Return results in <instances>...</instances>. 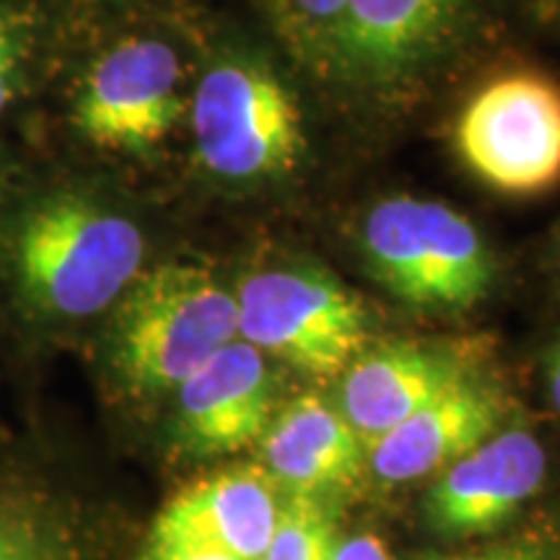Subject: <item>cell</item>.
I'll return each instance as SVG.
<instances>
[{
    "mask_svg": "<svg viewBox=\"0 0 560 560\" xmlns=\"http://www.w3.org/2000/svg\"><path fill=\"white\" fill-rule=\"evenodd\" d=\"M26 58V32L19 16L0 9V115L16 94L21 62Z\"/></svg>",
    "mask_w": 560,
    "mask_h": 560,
    "instance_id": "e0dca14e",
    "label": "cell"
},
{
    "mask_svg": "<svg viewBox=\"0 0 560 560\" xmlns=\"http://www.w3.org/2000/svg\"><path fill=\"white\" fill-rule=\"evenodd\" d=\"M472 376L470 355L462 348L405 340L366 346L340 374L338 410L363 444H371Z\"/></svg>",
    "mask_w": 560,
    "mask_h": 560,
    "instance_id": "30bf717a",
    "label": "cell"
},
{
    "mask_svg": "<svg viewBox=\"0 0 560 560\" xmlns=\"http://www.w3.org/2000/svg\"><path fill=\"white\" fill-rule=\"evenodd\" d=\"M545 478L548 452L540 439L524 425L499 429L439 472L425 495V516L441 535H490L540 493Z\"/></svg>",
    "mask_w": 560,
    "mask_h": 560,
    "instance_id": "9c48e42d",
    "label": "cell"
},
{
    "mask_svg": "<svg viewBox=\"0 0 560 560\" xmlns=\"http://www.w3.org/2000/svg\"><path fill=\"white\" fill-rule=\"evenodd\" d=\"M459 0H348L342 50L374 75H397L431 55L457 19Z\"/></svg>",
    "mask_w": 560,
    "mask_h": 560,
    "instance_id": "5bb4252c",
    "label": "cell"
},
{
    "mask_svg": "<svg viewBox=\"0 0 560 560\" xmlns=\"http://www.w3.org/2000/svg\"><path fill=\"white\" fill-rule=\"evenodd\" d=\"M202 166L223 179L278 177L304 151L299 104L270 70L223 62L202 75L192 102Z\"/></svg>",
    "mask_w": 560,
    "mask_h": 560,
    "instance_id": "5b68a950",
    "label": "cell"
},
{
    "mask_svg": "<svg viewBox=\"0 0 560 560\" xmlns=\"http://www.w3.org/2000/svg\"><path fill=\"white\" fill-rule=\"evenodd\" d=\"M136 560H244V558L231 556V552L213 548V545L177 540V537L149 535Z\"/></svg>",
    "mask_w": 560,
    "mask_h": 560,
    "instance_id": "ac0fdd59",
    "label": "cell"
},
{
    "mask_svg": "<svg viewBox=\"0 0 560 560\" xmlns=\"http://www.w3.org/2000/svg\"><path fill=\"white\" fill-rule=\"evenodd\" d=\"M376 280L418 310H470L493 285V257L475 223L436 200L389 198L363 221Z\"/></svg>",
    "mask_w": 560,
    "mask_h": 560,
    "instance_id": "3957f363",
    "label": "cell"
},
{
    "mask_svg": "<svg viewBox=\"0 0 560 560\" xmlns=\"http://www.w3.org/2000/svg\"><path fill=\"white\" fill-rule=\"evenodd\" d=\"M330 560H395L387 542L371 532H355V535H340L335 542Z\"/></svg>",
    "mask_w": 560,
    "mask_h": 560,
    "instance_id": "44dd1931",
    "label": "cell"
},
{
    "mask_svg": "<svg viewBox=\"0 0 560 560\" xmlns=\"http://www.w3.org/2000/svg\"><path fill=\"white\" fill-rule=\"evenodd\" d=\"M293 11L299 13V19H304L306 24L314 30L335 34L342 45V30H346V9L348 0H291Z\"/></svg>",
    "mask_w": 560,
    "mask_h": 560,
    "instance_id": "d6986e66",
    "label": "cell"
},
{
    "mask_svg": "<svg viewBox=\"0 0 560 560\" xmlns=\"http://www.w3.org/2000/svg\"><path fill=\"white\" fill-rule=\"evenodd\" d=\"M0 560H94L75 511L42 482L0 475Z\"/></svg>",
    "mask_w": 560,
    "mask_h": 560,
    "instance_id": "9a60e30c",
    "label": "cell"
},
{
    "mask_svg": "<svg viewBox=\"0 0 560 560\" xmlns=\"http://www.w3.org/2000/svg\"><path fill=\"white\" fill-rule=\"evenodd\" d=\"M177 52L159 39H128L89 70L73 122L100 149L149 151L182 115Z\"/></svg>",
    "mask_w": 560,
    "mask_h": 560,
    "instance_id": "52a82bcc",
    "label": "cell"
},
{
    "mask_svg": "<svg viewBox=\"0 0 560 560\" xmlns=\"http://www.w3.org/2000/svg\"><path fill=\"white\" fill-rule=\"evenodd\" d=\"M283 495L260 462L223 467L174 493L149 535L213 545L244 560H260L278 527Z\"/></svg>",
    "mask_w": 560,
    "mask_h": 560,
    "instance_id": "8fae6325",
    "label": "cell"
},
{
    "mask_svg": "<svg viewBox=\"0 0 560 560\" xmlns=\"http://www.w3.org/2000/svg\"><path fill=\"white\" fill-rule=\"evenodd\" d=\"M170 397V439L182 457H231L260 444L268 431L276 416V376L262 350L236 338Z\"/></svg>",
    "mask_w": 560,
    "mask_h": 560,
    "instance_id": "ba28073f",
    "label": "cell"
},
{
    "mask_svg": "<svg viewBox=\"0 0 560 560\" xmlns=\"http://www.w3.org/2000/svg\"><path fill=\"white\" fill-rule=\"evenodd\" d=\"M540 3L545 5V9H552V5H558L560 0H540Z\"/></svg>",
    "mask_w": 560,
    "mask_h": 560,
    "instance_id": "603a6c76",
    "label": "cell"
},
{
    "mask_svg": "<svg viewBox=\"0 0 560 560\" xmlns=\"http://www.w3.org/2000/svg\"><path fill=\"white\" fill-rule=\"evenodd\" d=\"M338 537V503L285 493L278 527L260 560H330Z\"/></svg>",
    "mask_w": 560,
    "mask_h": 560,
    "instance_id": "2e32d148",
    "label": "cell"
},
{
    "mask_svg": "<svg viewBox=\"0 0 560 560\" xmlns=\"http://www.w3.org/2000/svg\"><path fill=\"white\" fill-rule=\"evenodd\" d=\"M545 376H548V395L556 410L560 412V340L552 346L548 355V369H545Z\"/></svg>",
    "mask_w": 560,
    "mask_h": 560,
    "instance_id": "7402d4cb",
    "label": "cell"
},
{
    "mask_svg": "<svg viewBox=\"0 0 560 560\" xmlns=\"http://www.w3.org/2000/svg\"><path fill=\"white\" fill-rule=\"evenodd\" d=\"M457 149L503 195L552 190L560 182V86L529 70L490 81L462 112Z\"/></svg>",
    "mask_w": 560,
    "mask_h": 560,
    "instance_id": "8992f818",
    "label": "cell"
},
{
    "mask_svg": "<svg viewBox=\"0 0 560 560\" xmlns=\"http://www.w3.org/2000/svg\"><path fill=\"white\" fill-rule=\"evenodd\" d=\"M234 299L240 338L312 380H338L366 348L363 304L325 270L249 272Z\"/></svg>",
    "mask_w": 560,
    "mask_h": 560,
    "instance_id": "277c9868",
    "label": "cell"
},
{
    "mask_svg": "<svg viewBox=\"0 0 560 560\" xmlns=\"http://www.w3.org/2000/svg\"><path fill=\"white\" fill-rule=\"evenodd\" d=\"M425 560H552L548 545L537 540H516L506 545H493V548L459 552V556H436Z\"/></svg>",
    "mask_w": 560,
    "mask_h": 560,
    "instance_id": "ffe728a7",
    "label": "cell"
},
{
    "mask_svg": "<svg viewBox=\"0 0 560 560\" xmlns=\"http://www.w3.org/2000/svg\"><path fill=\"white\" fill-rule=\"evenodd\" d=\"M260 465L283 493L338 503L366 472V444L317 392L293 397L272 416L260 439Z\"/></svg>",
    "mask_w": 560,
    "mask_h": 560,
    "instance_id": "4fadbf2b",
    "label": "cell"
},
{
    "mask_svg": "<svg viewBox=\"0 0 560 560\" xmlns=\"http://www.w3.org/2000/svg\"><path fill=\"white\" fill-rule=\"evenodd\" d=\"M236 338L234 291L200 265L164 262L140 270L115 301L107 366L122 395L149 402L170 397Z\"/></svg>",
    "mask_w": 560,
    "mask_h": 560,
    "instance_id": "7a4b0ae2",
    "label": "cell"
},
{
    "mask_svg": "<svg viewBox=\"0 0 560 560\" xmlns=\"http://www.w3.org/2000/svg\"><path fill=\"white\" fill-rule=\"evenodd\" d=\"M19 296L45 319H89L140 276L145 240L138 223L86 195L39 200L13 223L5 242Z\"/></svg>",
    "mask_w": 560,
    "mask_h": 560,
    "instance_id": "6da1fadb",
    "label": "cell"
},
{
    "mask_svg": "<svg viewBox=\"0 0 560 560\" xmlns=\"http://www.w3.org/2000/svg\"><path fill=\"white\" fill-rule=\"evenodd\" d=\"M503 412L501 392L472 376L366 444V470L387 486L444 472L501 429Z\"/></svg>",
    "mask_w": 560,
    "mask_h": 560,
    "instance_id": "7c38bea8",
    "label": "cell"
}]
</instances>
